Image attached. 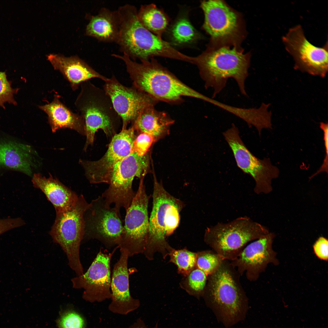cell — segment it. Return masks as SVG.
Returning <instances> with one entry per match:
<instances>
[{
    "instance_id": "obj_3",
    "label": "cell",
    "mask_w": 328,
    "mask_h": 328,
    "mask_svg": "<svg viewBox=\"0 0 328 328\" xmlns=\"http://www.w3.org/2000/svg\"><path fill=\"white\" fill-rule=\"evenodd\" d=\"M119 20L117 42L123 52L132 60H148L159 56L186 62L188 56L171 44L149 31L142 24L134 6L126 5L117 11Z\"/></svg>"
},
{
    "instance_id": "obj_36",
    "label": "cell",
    "mask_w": 328,
    "mask_h": 328,
    "mask_svg": "<svg viewBox=\"0 0 328 328\" xmlns=\"http://www.w3.org/2000/svg\"><path fill=\"white\" fill-rule=\"evenodd\" d=\"M320 127L323 132V140L325 149L326 155L323 162L320 168L318 171L319 173L326 172L328 173V126L327 123L322 122Z\"/></svg>"
},
{
    "instance_id": "obj_13",
    "label": "cell",
    "mask_w": 328,
    "mask_h": 328,
    "mask_svg": "<svg viewBox=\"0 0 328 328\" xmlns=\"http://www.w3.org/2000/svg\"><path fill=\"white\" fill-rule=\"evenodd\" d=\"M282 40L294 60L295 69L323 77L326 75L328 69L327 42L322 47L313 45L306 37L300 25L290 28Z\"/></svg>"
},
{
    "instance_id": "obj_17",
    "label": "cell",
    "mask_w": 328,
    "mask_h": 328,
    "mask_svg": "<svg viewBox=\"0 0 328 328\" xmlns=\"http://www.w3.org/2000/svg\"><path fill=\"white\" fill-rule=\"evenodd\" d=\"M103 89L122 119V129H127L130 123L132 125L145 108L155 106L158 102L133 85L125 86L114 75L105 82Z\"/></svg>"
},
{
    "instance_id": "obj_37",
    "label": "cell",
    "mask_w": 328,
    "mask_h": 328,
    "mask_svg": "<svg viewBox=\"0 0 328 328\" xmlns=\"http://www.w3.org/2000/svg\"><path fill=\"white\" fill-rule=\"evenodd\" d=\"M158 323H157L156 325L152 328H158ZM127 328H149L145 324L141 318H138L132 325Z\"/></svg>"
},
{
    "instance_id": "obj_19",
    "label": "cell",
    "mask_w": 328,
    "mask_h": 328,
    "mask_svg": "<svg viewBox=\"0 0 328 328\" xmlns=\"http://www.w3.org/2000/svg\"><path fill=\"white\" fill-rule=\"evenodd\" d=\"M120 253L119 259L114 265L112 271L111 301L108 309L114 313L126 315L139 308L140 302L138 299L132 297L130 293L128 251L120 248Z\"/></svg>"
},
{
    "instance_id": "obj_16",
    "label": "cell",
    "mask_w": 328,
    "mask_h": 328,
    "mask_svg": "<svg viewBox=\"0 0 328 328\" xmlns=\"http://www.w3.org/2000/svg\"><path fill=\"white\" fill-rule=\"evenodd\" d=\"M118 248L108 254L101 249L87 271L71 279L73 288L84 289L82 297L86 301L101 302L111 299L110 262Z\"/></svg>"
},
{
    "instance_id": "obj_25",
    "label": "cell",
    "mask_w": 328,
    "mask_h": 328,
    "mask_svg": "<svg viewBox=\"0 0 328 328\" xmlns=\"http://www.w3.org/2000/svg\"><path fill=\"white\" fill-rule=\"evenodd\" d=\"M119 27L117 11L111 12L104 8L97 15L91 17L87 26L86 34L100 41L117 43Z\"/></svg>"
},
{
    "instance_id": "obj_12",
    "label": "cell",
    "mask_w": 328,
    "mask_h": 328,
    "mask_svg": "<svg viewBox=\"0 0 328 328\" xmlns=\"http://www.w3.org/2000/svg\"><path fill=\"white\" fill-rule=\"evenodd\" d=\"M84 218L83 239L97 240L108 249L118 247L123 229L121 215L113 207L106 206L101 196L92 200Z\"/></svg>"
},
{
    "instance_id": "obj_6",
    "label": "cell",
    "mask_w": 328,
    "mask_h": 328,
    "mask_svg": "<svg viewBox=\"0 0 328 328\" xmlns=\"http://www.w3.org/2000/svg\"><path fill=\"white\" fill-rule=\"evenodd\" d=\"M269 233L266 227L245 216L207 227L204 238L214 251L223 259L231 261L239 256L248 242Z\"/></svg>"
},
{
    "instance_id": "obj_5",
    "label": "cell",
    "mask_w": 328,
    "mask_h": 328,
    "mask_svg": "<svg viewBox=\"0 0 328 328\" xmlns=\"http://www.w3.org/2000/svg\"><path fill=\"white\" fill-rule=\"evenodd\" d=\"M80 85L81 90L74 105L84 122L86 140L84 149L86 151L93 144L98 130H102L107 137L113 135L121 118L104 89L89 80Z\"/></svg>"
},
{
    "instance_id": "obj_18",
    "label": "cell",
    "mask_w": 328,
    "mask_h": 328,
    "mask_svg": "<svg viewBox=\"0 0 328 328\" xmlns=\"http://www.w3.org/2000/svg\"><path fill=\"white\" fill-rule=\"evenodd\" d=\"M275 234L269 232L245 247L239 256L231 261L241 276L245 273L247 279L255 281L265 271L268 265H277L279 261L272 248Z\"/></svg>"
},
{
    "instance_id": "obj_31",
    "label": "cell",
    "mask_w": 328,
    "mask_h": 328,
    "mask_svg": "<svg viewBox=\"0 0 328 328\" xmlns=\"http://www.w3.org/2000/svg\"><path fill=\"white\" fill-rule=\"evenodd\" d=\"M58 328H85L84 319L80 313L72 309L62 312L56 321Z\"/></svg>"
},
{
    "instance_id": "obj_8",
    "label": "cell",
    "mask_w": 328,
    "mask_h": 328,
    "mask_svg": "<svg viewBox=\"0 0 328 328\" xmlns=\"http://www.w3.org/2000/svg\"><path fill=\"white\" fill-rule=\"evenodd\" d=\"M149 152L143 156L132 152L114 166L111 173L109 186L101 196L105 205L113 207L120 214L124 208L126 211L130 207L136 192L132 188L135 177L140 179L148 173L150 161Z\"/></svg>"
},
{
    "instance_id": "obj_4",
    "label": "cell",
    "mask_w": 328,
    "mask_h": 328,
    "mask_svg": "<svg viewBox=\"0 0 328 328\" xmlns=\"http://www.w3.org/2000/svg\"><path fill=\"white\" fill-rule=\"evenodd\" d=\"M152 208L149 219L147 243L143 253L152 260L154 253H162L163 258L169 255L172 248L166 237L172 234L180 222V213L184 207L182 201L170 194L159 182L153 172Z\"/></svg>"
},
{
    "instance_id": "obj_27",
    "label": "cell",
    "mask_w": 328,
    "mask_h": 328,
    "mask_svg": "<svg viewBox=\"0 0 328 328\" xmlns=\"http://www.w3.org/2000/svg\"><path fill=\"white\" fill-rule=\"evenodd\" d=\"M171 39L176 45H185L194 43L200 36L188 19L181 17L172 25L170 30Z\"/></svg>"
},
{
    "instance_id": "obj_34",
    "label": "cell",
    "mask_w": 328,
    "mask_h": 328,
    "mask_svg": "<svg viewBox=\"0 0 328 328\" xmlns=\"http://www.w3.org/2000/svg\"><path fill=\"white\" fill-rule=\"evenodd\" d=\"M314 252L319 259L327 261L328 258V241L325 237L321 236L318 238L313 246Z\"/></svg>"
},
{
    "instance_id": "obj_7",
    "label": "cell",
    "mask_w": 328,
    "mask_h": 328,
    "mask_svg": "<svg viewBox=\"0 0 328 328\" xmlns=\"http://www.w3.org/2000/svg\"><path fill=\"white\" fill-rule=\"evenodd\" d=\"M90 206L82 195L78 196L73 206L56 212V217L49 234L66 253L70 267L77 276L83 274L80 258V243L84 234V215Z\"/></svg>"
},
{
    "instance_id": "obj_11",
    "label": "cell",
    "mask_w": 328,
    "mask_h": 328,
    "mask_svg": "<svg viewBox=\"0 0 328 328\" xmlns=\"http://www.w3.org/2000/svg\"><path fill=\"white\" fill-rule=\"evenodd\" d=\"M144 178L140 179L135 195L126 211L125 224L118 246L127 250L129 257L143 253L148 239V207L150 196L146 193Z\"/></svg>"
},
{
    "instance_id": "obj_29",
    "label": "cell",
    "mask_w": 328,
    "mask_h": 328,
    "mask_svg": "<svg viewBox=\"0 0 328 328\" xmlns=\"http://www.w3.org/2000/svg\"><path fill=\"white\" fill-rule=\"evenodd\" d=\"M169 255L170 262L176 265L178 272L185 277L196 268V253L185 249L176 250L172 248Z\"/></svg>"
},
{
    "instance_id": "obj_20",
    "label": "cell",
    "mask_w": 328,
    "mask_h": 328,
    "mask_svg": "<svg viewBox=\"0 0 328 328\" xmlns=\"http://www.w3.org/2000/svg\"><path fill=\"white\" fill-rule=\"evenodd\" d=\"M54 68L59 71L76 91L83 82L92 78L100 79L104 82L108 78L99 73L77 56L66 57L50 54L47 56Z\"/></svg>"
},
{
    "instance_id": "obj_24",
    "label": "cell",
    "mask_w": 328,
    "mask_h": 328,
    "mask_svg": "<svg viewBox=\"0 0 328 328\" xmlns=\"http://www.w3.org/2000/svg\"><path fill=\"white\" fill-rule=\"evenodd\" d=\"M154 106L145 108L132 126L135 131L151 135L156 142L169 134L174 121L167 113L157 110Z\"/></svg>"
},
{
    "instance_id": "obj_10",
    "label": "cell",
    "mask_w": 328,
    "mask_h": 328,
    "mask_svg": "<svg viewBox=\"0 0 328 328\" xmlns=\"http://www.w3.org/2000/svg\"><path fill=\"white\" fill-rule=\"evenodd\" d=\"M223 135L232 152L238 167L255 180V193L259 194L271 192L272 190V180L279 175L278 168L272 164L269 158L261 159L254 155L244 143L239 129L234 124Z\"/></svg>"
},
{
    "instance_id": "obj_26",
    "label": "cell",
    "mask_w": 328,
    "mask_h": 328,
    "mask_svg": "<svg viewBox=\"0 0 328 328\" xmlns=\"http://www.w3.org/2000/svg\"><path fill=\"white\" fill-rule=\"evenodd\" d=\"M140 22L151 32L162 38L169 25L167 15L153 4L142 5L137 12Z\"/></svg>"
},
{
    "instance_id": "obj_35",
    "label": "cell",
    "mask_w": 328,
    "mask_h": 328,
    "mask_svg": "<svg viewBox=\"0 0 328 328\" xmlns=\"http://www.w3.org/2000/svg\"><path fill=\"white\" fill-rule=\"evenodd\" d=\"M25 224L20 217L0 219V235L9 230L21 227Z\"/></svg>"
},
{
    "instance_id": "obj_2",
    "label": "cell",
    "mask_w": 328,
    "mask_h": 328,
    "mask_svg": "<svg viewBox=\"0 0 328 328\" xmlns=\"http://www.w3.org/2000/svg\"><path fill=\"white\" fill-rule=\"evenodd\" d=\"M217 44L210 46L203 53L194 57L193 64L197 67L206 89L214 90L213 99L225 87L228 80L236 81L241 93L247 95L245 83L248 76L250 56L237 45Z\"/></svg>"
},
{
    "instance_id": "obj_33",
    "label": "cell",
    "mask_w": 328,
    "mask_h": 328,
    "mask_svg": "<svg viewBox=\"0 0 328 328\" xmlns=\"http://www.w3.org/2000/svg\"><path fill=\"white\" fill-rule=\"evenodd\" d=\"M155 141L151 135L146 132H141L133 141L132 152H135L140 156H143L148 152L151 146Z\"/></svg>"
},
{
    "instance_id": "obj_21",
    "label": "cell",
    "mask_w": 328,
    "mask_h": 328,
    "mask_svg": "<svg viewBox=\"0 0 328 328\" xmlns=\"http://www.w3.org/2000/svg\"><path fill=\"white\" fill-rule=\"evenodd\" d=\"M32 181L34 187L40 190L52 203L56 213L70 208L77 200L78 196L75 192L51 175L46 178L35 173Z\"/></svg>"
},
{
    "instance_id": "obj_22",
    "label": "cell",
    "mask_w": 328,
    "mask_h": 328,
    "mask_svg": "<svg viewBox=\"0 0 328 328\" xmlns=\"http://www.w3.org/2000/svg\"><path fill=\"white\" fill-rule=\"evenodd\" d=\"M31 147L14 141L0 140V166L32 174L34 155Z\"/></svg>"
},
{
    "instance_id": "obj_15",
    "label": "cell",
    "mask_w": 328,
    "mask_h": 328,
    "mask_svg": "<svg viewBox=\"0 0 328 328\" xmlns=\"http://www.w3.org/2000/svg\"><path fill=\"white\" fill-rule=\"evenodd\" d=\"M135 132L132 126L128 129H122L113 136L106 152L101 158L95 161H79L91 183L108 184L114 166L132 152L136 137Z\"/></svg>"
},
{
    "instance_id": "obj_9",
    "label": "cell",
    "mask_w": 328,
    "mask_h": 328,
    "mask_svg": "<svg viewBox=\"0 0 328 328\" xmlns=\"http://www.w3.org/2000/svg\"><path fill=\"white\" fill-rule=\"evenodd\" d=\"M240 276L229 261L223 260L217 269L207 276L203 295L231 320L237 316L245 302Z\"/></svg>"
},
{
    "instance_id": "obj_23",
    "label": "cell",
    "mask_w": 328,
    "mask_h": 328,
    "mask_svg": "<svg viewBox=\"0 0 328 328\" xmlns=\"http://www.w3.org/2000/svg\"><path fill=\"white\" fill-rule=\"evenodd\" d=\"M60 96L55 95L50 103L39 106L47 115L48 122L53 132L61 128H68L85 135L84 121L78 113H73L60 100Z\"/></svg>"
},
{
    "instance_id": "obj_14",
    "label": "cell",
    "mask_w": 328,
    "mask_h": 328,
    "mask_svg": "<svg viewBox=\"0 0 328 328\" xmlns=\"http://www.w3.org/2000/svg\"><path fill=\"white\" fill-rule=\"evenodd\" d=\"M200 6L204 16L203 28L212 41L217 44L235 43L241 28L237 13L222 1H202Z\"/></svg>"
},
{
    "instance_id": "obj_30",
    "label": "cell",
    "mask_w": 328,
    "mask_h": 328,
    "mask_svg": "<svg viewBox=\"0 0 328 328\" xmlns=\"http://www.w3.org/2000/svg\"><path fill=\"white\" fill-rule=\"evenodd\" d=\"M223 260L214 251L200 252L196 253V267L208 276L217 269Z\"/></svg>"
},
{
    "instance_id": "obj_28",
    "label": "cell",
    "mask_w": 328,
    "mask_h": 328,
    "mask_svg": "<svg viewBox=\"0 0 328 328\" xmlns=\"http://www.w3.org/2000/svg\"><path fill=\"white\" fill-rule=\"evenodd\" d=\"M183 280L181 286L189 294L199 298L203 296L207 281V275L196 268Z\"/></svg>"
},
{
    "instance_id": "obj_32",
    "label": "cell",
    "mask_w": 328,
    "mask_h": 328,
    "mask_svg": "<svg viewBox=\"0 0 328 328\" xmlns=\"http://www.w3.org/2000/svg\"><path fill=\"white\" fill-rule=\"evenodd\" d=\"M11 82L8 81L5 72H0V106L4 107L6 102L16 105L13 97L18 89H14L11 86Z\"/></svg>"
},
{
    "instance_id": "obj_1",
    "label": "cell",
    "mask_w": 328,
    "mask_h": 328,
    "mask_svg": "<svg viewBox=\"0 0 328 328\" xmlns=\"http://www.w3.org/2000/svg\"><path fill=\"white\" fill-rule=\"evenodd\" d=\"M114 56L125 63L133 85L158 101L178 104L184 97L208 101V97L185 84L153 58L138 63L125 53Z\"/></svg>"
}]
</instances>
